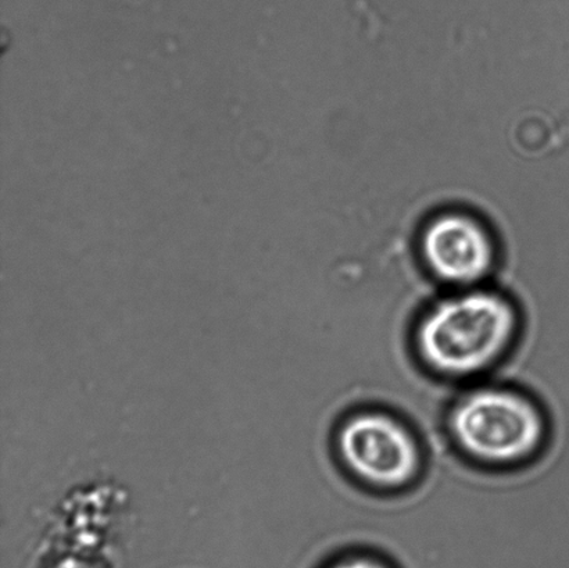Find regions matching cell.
Segmentation results:
<instances>
[{"instance_id":"obj_1","label":"cell","mask_w":569,"mask_h":568,"mask_svg":"<svg viewBox=\"0 0 569 568\" xmlns=\"http://www.w3.org/2000/svg\"><path fill=\"white\" fill-rule=\"evenodd\" d=\"M521 315L506 295L483 287L459 289L423 311L412 345L427 370L448 381L492 371L516 347Z\"/></svg>"},{"instance_id":"obj_2","label":"cell","mask_w":569,"mask_h":568,"mask_svg":"<svg viewBox=\"0 0 569 568\" xmlns=\"http://www.w3.org/2000/svg\"><path fill=\"white\" fill-rule=\"evenodd\" d=\"M451 442L461 455L490 469H511L542 452L549 436L546 415L528 393L511 387H473L446 417Z\"/></svg>"},{"instance_id":"obj_3","label":"cell","mask_w":569,"mask_h":568,"mask_svg":"<svg viewBox=\"0 0 569 568\" xmlns=\"http://www.w3.org/2000/svg\"><path fill=\"white\" fill-rule=\"evenodd\" d=\"M333 442L343 469L376 491H403L421 477L423 456L418 437L388 411L366 409L346 416Z\"/></svg>"},{"instance_id":"obj_4","label":"cell","mask_w":569,"mask_h":568,"mask_svg":"<svg viewBox=\"0 0 569 568\" xmlns=\"http://www.w3.org/2000/svg\"><path fill=\"white\" fill-rule=\"evenodd\" d=\"M423 266L435 280L455 291L482 287L496 265V247L487 227L461 211L439 215L423 227Z\"/></svg>"},{"instance_id":"obj_5","label":"cell","mask_w":569,"mask_h":568,"mask_svg":"<svg viewBox=\"0 0 569 568\" xmlns=\"http://www.w3.org/2000/svg\"><path fill=\"white\" fill-rule=\"evenodd\" d=\"M331 568H389L383 561L368 556H355L337 561Z\"/></svg>"},{"instance_id":"obj_6","label":"cell","mask_w":569,"mask_h":568,"mask_svg":"<svg viewBox=\"0 0 569 568\" xmlns=\"http://www.w3.org/2000/svg\"><path fill=\"white\" fill-rule=\"evenodd\" d=\"M50 568H103L98 564V561H94L89 558H83V556L78 555H69L63 556V558H60L54 561L52 567Z\"/></svg>"}]
</instances>
